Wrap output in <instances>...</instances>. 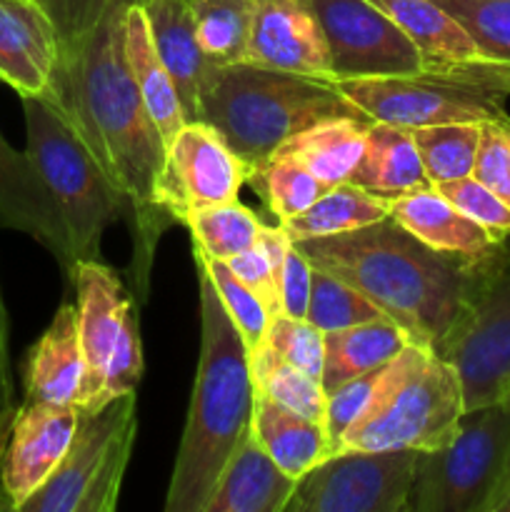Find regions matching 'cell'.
Returning <instances> with one entry per match:
<instances>
[{"mask_svg": "<svg viewBox=\"0 0 510 512\" xmlns=\"http://www.w3.org/2000/svg\"><path fill=\"white\" fill-rule=\"evenodd\" d=\"M125 5L128 0H113L95 28L60 45L53 88L45 98L60 105L85 148L128 198L133 280L143 300L155 243L170 223L155 203L165 143L125 60Z\"/></svg>", "mask_w": 510, "mask_h": 512, "instance_id": "1", "label": "cell"}, {"mask_svg": "<svg viewBox=\"0 0 510 512\" xmlns=\"http://www.w3.org/2000/svg\"><path fill=\"white\" fill-rule=\"evenodd\" d=\"M293 245L315 268L353 285L415 343L430 348L468 308L485 263L428 248L390 215L350 233Z\"/></svg>", "mask_w": 510, "mask_h": 512, "instance_id": "2", "label": "cell"}, {"mask_svg": "<svg viewBox=\"0 0 510 512\" xmlns=\"http://www.w3.org/2000/svg\"><path fill=\"white\" fill-rule=\"evenodd\" d=\"M200 360L165 512H205L225 463L253 428L250 358L213 280L198 268Z\"/></svg>", "mask_w": 510, "mask_h": 512, "instance_id": "3", "label": "cell"}, {"mask_svg": "<svg viewBox=\"0 0 510 512\" xmlns=\"http://www.w3.org/2000/svg\"><path fill=\"white\" fill-rule=\"evenodd\" d=\"M200 108V120L213 125L250 170L318 120L363 115L335 88L333 80L245 60L215 70L200 98Z\"/></svg>", "mask_w": 510, "mask_h": 512, "instance_id": "4", "label": "cell"}, {"mask_svg": "<svg viewBox=\"0 0 510 512\" xmlns=\"http://www.w3.org/2000/svg\"><path fill=\"white\" fill-rule=\"evenodd\" d=\"M463 413V388L453 365L430 345L410 343L388 363L368 408L340 438L338 453H430L453 438Z\"/></svg>", "mask_w": 510, "mask_h": 512, "instance_id": "5", "label": "cell"}, {"mask_svg": "<svg viewBox=\"0 0 510 512\" xmlns=\"http://www.w3.org/2000/svg\"><path fill=\"white\" fill-rule=\"evenodd\" d=\"M25 153L60 210L73 260L98 258L108 225L130 218L128 198L93 158L55 100L23 98Z\"/></svg>", "mask_w": 510, "mask_h": 512, "instance_id": "6", "label": "cell"}, {"mask_svg": "<svg viewBox=\"0 0 510 512\" xmlns=\"http://www.w3.org/2000/svg\"><path fill=\"white\" fill-rule=\"evenodd\" d=\"M335 88L370 120L400 128L483 123L505 113L510 63L455 60L425 63L420 73L335 80Z\"/></svg>", "mask_w": 510, "mask_h": 512, "instance_id": "7", "label": "cell"}, {"mask_svg": "<svg viewBox=\"0 0 510 512\" xmlns=\"http://www.w3.org/2000/svg\"><path fill=\"white\" fill-rule=\"evenodd\" d=\"M135 430V393L120 395L98 410L80 408L68 453L18 512H113L133 455Z\"/></svg>", "mask_w": 510, "mask_h": 512, "instance_id": "8", "label": "cell"}, {"mask_svg": "<svg viewBox=\"0 0 510 512\" xmlns=\"http://www.w3.org/2000/svg\"><path fill=\"white\" fill-rule=\"evenodd\" d=\"M508 453V405L468 410L443 448L418 455L408 512H485Z\"/></svg>", "mask_w": 510, "mask_h": 512, "instance_id": "9", "label": "cell"}, {"mask_svg": "<svg viewBox=\"0 0 510 512\" xmlns=\"http://www.w3.org/2000/svg\"><path fill=\"white\" fill-rule=\"evenodd\" d=\"M460 378L465 413L503 400L510 385V245H498L458 323L435 345Z\"/></svg>", "mask_w": 510, "mask_h": 512, "instance_id": "10", "label": "cell"}, {"mask_svg": "<svg viewBox=\"0 0 510 512\" xmlns=\"http://www.w3.org/2000/svg\"><path fill=\"white\" fill-rule=\"evenodd\" d=\"M418 450H345L295 483L285 512H408Z\"/></svg>", "mask_w": 510, "mask_h": 512, "instance_id": "11", "label": "cell"}, {"mask_svg": "<svg viewBox=\"0 0 510 512\" xmlns=\"http://www.w3.org/2000/svg\"><path fill=\"white\" fill-rule=\"evenodd\" d=\"M250 165L205 120L185 123L165 148L155 203L168 223H185L195 210L238 200Z\"/></svg>", "mask_w": 510, "mask_h": 512, "instance_id": "12", "label": "cell"}, {"mask_svg": "<svg viewBox=\"0 0 510 512\" xmlns=\"http://www.w3.org/2000/svg\"><path fill=\"white\" fill-rule=\"evenodd\" d=\"M328 40L330 80L388 78L425 68L408 35L370 0H308Z\"/></svg>", "mask_w": 510, "mask_h": 512, "instance_id": "13", "label": "cell"}, {"mask_svg": "<svg viewBox=\"0 0 510 512\" xmlns=\"http://www.w3.org/2000/svg\"><path fill=\"white\" fill-rule=\"evenodd\" d=\"M75 403L18 405L0 443V495L5 508L18 512L20 505L55 473L68 453L78 425Z\"/></svg>", "mask_w": 510, "mask_h": 512, "instance_id": "14", "label": "cell"}, {"mask_svg": "<svg viewBox=\"0 0 510 512\" xmlns=\"http://www.w3.org/2000/svg\"><path fill=\"white\" fill-rule=\"evenodd\" d=\"M70 280L75 285L80 343L85 355V380L78 395V408L90 410L98 398L105 365L113 355L125 318L135 310V298L125 290L118 273L98 258L75 260Z\"/></svg>", "mask_w": 510, "mask_h": 512, "instance_id": "15", "label": "cell"}, {"mask_svg": "<svg viewBox=\"0 0 510 512\" xmlns=\"http://www.w3.org/2000/svg\"><path fill=\"white\" fill-rule=\"evenodd\" d=\"M245 63L330 80L328 40L308 0H258Z\"/></svg>", "mask_w": 510, "mask_h": 512, "instance_id": "16", "label": "cell"}, {"mask_svg": "<svg viewBox=\"0 0 510 512\" xmlns=\"http://www.w3.org/2000/svg\"><path fill=\"white\" fill-rule=\"evenodd\" d=\"M0 230H15L43 245L70 275L75 260L68 230L53 195L45 188L30 155L20 153L0 133Z\"/></svg>", "mask_w": 510, "mask_h": 512, "instance_id": "17", "label": "cell"}, {"mask_svg": "<svg viewBox=\"0 0 510 512\" xmlns=\"http://www.w3.org/2000/svg\"><path fill=\"white\" fill-rule=\"evenodd\" d=\"M60 38L38 0H0V80L20 98L48 95Z\"/></svg>", "mask_w": 510, "mask_h": 512, "instance_id": "18", "label": "cell"}, {"mask_svg": "<svg viewBox=\"0 0 510 512\" xmlns=\"http://www.w3.org/2000/svg\"><path fill=\"white\" fill-rule=\"evenodd\" d=\"M148 20L150 38L173 78L188 123L200 120V98L213 80L218 65L208 63L195 38L190 0H138Z\"/></svg>", "mask_w": 510, "mask_h": 512, "instance_id": "19", "label": "cell"}, {"mask_svg": "<svg viewBox=\"0 0 510 512\" xmlns=\"http://www.w3.org/2000/svg\"><path fill=\"white\" fill-rule=\"evenodd\" d=\"M85 380L78 305L65 300L38 343L28 350L23 385L28 403H75Z\"/></svg>", "mask_w": 510, "mask_h": 512, "instance_id": "20", "label": "cell"}, {"mask_svg": "<svg viewBox=\"0 0 510 512\" xmlns=\"http://www.w3.org/2000/svg\"><path fill=\"white\" fill-rule=\"evenodd\" d=\"M388 215L405 230L438 253L460 255L465 260H483L495 253L503 240H495L483 225L460 213L435 188L415 190L388 198Z\"/></svg>", "mask_w": 510, "mask_h": 512, "instance_id": "21", "label": "cell"}, {"mask_svg": "<svg viewBox=\"0 0 510 512\" xmlns=\"http://www.w3.org/2000/svg\"><path fill=\"white\" fill-rule=\"evenodd\" d=\"M295 483L250 428L225 463L205 512H285Z\"/></svg>", "mask_w": 510, "mask_h": 512, "instance_id": "22", "label": "cell"}, {"mask_svg": "<svg viewBox=\"0 0 510 512\" xmlns=\"http://www.w3.org/2000/svg\"><path fill=\"white\" fill-rule=\"evenodd\" d=\"M348 183L380 198H395V195L433 188L420 163L410 130L393 123H380V120L370 123L363 155L355 163Z\"/></svg>", "mask_w": 510, "mask_h": 512, "instance_id": "23", "label": "cell"}, {"mask_svg": "<svg viewBox=\"0 0 510 512\" xmlns=\"http://www.w3.org/2000/svg\"><path fill=\"white\" fill-rule=\"evenodd\" d=\"M123 28L125 60H128L130 75H133L135 85H138L140 95H143L145 108L153 115L155 125H158L160 135H163L165 148H168L170 140L180 133V128L188 123V118H185L183 103H180L173 78H170L158 50H155L148 30V20H145V13L138 0H128V5H125Z\"/></svg>", "mask_w": 510, "mask_h": 512, "instance_id": "24", "label": "cell"}, {"mask_svg": "<svg viewBox=\"0 0 510 512\" xmlns=\"http://www.w3.org/2000/svg\"><path fill=\"white\" fill-rule=\"evenodd\" d=\"M253 433L265 453L295 480L335 455L323 423L303 418L263 393H255Z\"/></svg>", "mask_w": 510, "mask_h": 512, "instance_id": "25", "label": "cell"}, {"mask_svg": "<svg viewBox=\"0 0 510 512\" xmlns=\"http://www.w3.org/2000/svg\"><path fill=\"white\" fill-rule=\"evenodd\" d=\"M373 120L363 115H335L308 125L285 140L275 153H283L303 163L328 188L345 183L360 160Z\"/></svg>", "mask_w": 510, "mask_h": 512, "instance_id": "26", "label": "cell"}, {"mask_svg": "<svg viewBox=\"0 0 510 512\" xmlns=\"http://www.w3.org/2000/svg\"><path fill=\"white\" fill-rule=\"evenodd\" d=\"M410 343L415 340L393 320H373L345 330H330L325 333V393H333L348 380L390 363Z\"/></svg>", "mask_w": 510, "mask_h": 512, "instance_id": "27", "label": "cell"}, {"mask_svg": "<svg viewBox=\"0 0 510 512\" xmlns=\"http://www.w3.org/2000/svg\"><path fill=\"white\" fill-rule=\"evenodd\" d=\"M418 48L425 63H455L480 58L463 25L435 0H370Z\"/></svg>", "mask_w": 510, "mask_h": 512, "instance_id": "28", "label": "cell"}, {"mask_svg": "<svg viewBox=\"0 0 510 512\" xmlns=\"http://www.w3.org/2000/svg\"><path fill=\"white\" fill-rule=\"evenodd\" d=\"M383 218H388V198L368 193L345 180L325 190L308 210L278 225H283L290 240H305L350 233Z\"/></svg>", "mask_w": 510, "mask_h": 512, "instance_id": "29", "label": "cell"}, {"mask_svg": "<svg viewBox=\"0 0 510 512\" xmlns=\"http://www.w3.org/2000/svg\"><path fill=\"white\" fill-rule=\"evenodd\" d=\"M255 5V0H190L195 38L208 63L218 68L243 63L248 55Z\"/></svg>", "mask_w": 510, "mask_h": 512, "instance_id": "30", "label": "cell"}, {"mask_svg": "<svg viewBox=\"0 0 510 512\" xmlns=\"http://www.w3.org/2000/svg\"><path fill=\"white\" fill-rule=\"evenodd\" d=\"M250 375H253L255 393L268 395L270 400H275L283 408L325 425L328 393H325L323 383L313 375L298 370L295 365L285 363L265 343L250 355Z\"/></svg>", "mask_w": 510, "mask_h": 512, "instance_id": "31", "label": "cell"}, {"mask_svg": "<svg viewBox=\"0 0 510 512\" xmlns=\"http://www.w3.org/2000/svg\"><path fill=\"white\" fill-rule=\"evenodd\" d=\"M248 183L263 198L265 208L278 218V223L308 210L325 190H330L303 163L283 153H273L268 160L255 165L248 175Z\"/></svg>", "mask_w": 510, "mask_h": 512, "instance_id": "32", "label": "cell"}, {"mask_svg": "<svg viewBox=\"0 0 510 512\" xmlns=\"http://www.w3.org/2000/svg\"><path fill=\"white\" fill-rule=\"evenodd\" d=\"M193 245L215 260H230L260 243L265 223L240 200L210 205L185 218Z\"/></svg>", "mask_w": 510, "mask_h": 512, "instance_id": "33", "label": "cell"}, {"mask_svg": "<svg viewBox=\"0 0 510 512\" xmlns=\"http://www.w3.org/2000/svg\"><path fill=\"white\" fill-rule=\"evenodd\" d=\"M415 150L433 185L473 175L480 143V123H448L413 128Z\"/></svg>", "mask_w": 510, "mask_h": 512, "instance_id": "34", "label": "cell"}, {"mask_svg": "<svg viewBox=\"0 0 510 512\" xmlns=\"http://www.w3.org/2000/svg\"><path fill=\"white\" fill-rule=\"evenodd\" d=\"M305 320L315 325L323 333L330 330H345L353 325L373 323V320H390L378 305L365 298L360 290L348 285L345 280L325 273L313 265V278H310V300Z\"/></svg>", "mask_w": 510, "mask_h": 512, "instance_id": "35", "label": "cell"}, {"mask_svg": "<svg viewBox=\"0 0 510 512\" xmlns=\"http://www.w3.org/2000/svg\"><path fill=\"white\" fill-rule=\"evenodd\" d=\"M195 253V265L200 270L208 273V278L213 280L215 290H218L220 300H223L225 313L233 320L235 330L243 338L245 348H248V358L265 343V333H268L270 315L265 310V305L260 303V298L255 293H250L243 283L238 280V275L228 268L225 260H215L210 255H205L203 250L193 248Z\"/></svg>", "mask_w": 510, "mask_h": 512, "instance_id": "36", "label": "cell"}, {"mask_svg": "<svg viewBox=\"0 0 510 512\" xmlns=\"http://www.w3.org/2000/svg\"><path fill=\"white\" fill-rule=\"evenodd\" d=\"M465 28L480 58L510 63V0H435Z\"/></svg>", "mask_w": 510, "mask_h": 512, "instance_id": "37", "label": "cell"}, {"mask_svg": "<svg viewBox=\"0 0 510 512\" xmlns=\"http://www.w3.org/2000/svg\"><path fill=\"white\" fill-rule=\"evenodd\" d=\"M265 345L280 355L285 363L295 365L303 373L313 375L323 383V360H325V333L315 328L305 318H288L275 315L270 318Z\"/></svg>", "mask_w": 510, "mask_h": 512, "instance_id": "38", "label": "cell"}, {"mask_svg": "<svg viewBox=\"0 0 510 512\" xmlns=\"http://www.w3.org/2000/svg\"><path fill=\"white\" fill-rule=\"evenodd\" d=\"M448 203L470 220L483 225L495 240L510 238V205L500 200L490 188H485L478 178L465 175V178L448 180V183L433 185Z\"/></svg>", "mask_w": 510, "mask_h": 512, "instance_id": "39", "label": "cell"}, {"mask_svg": "<svg viewBox=\"0 0 510 512\" xmlns=\"http://www.w3.org/2000/svg\"><path fill=\"white\" fill-rule=\"evenodd\" d=\"M140 378H143V343H140V325H138V310L125 318L120 338L115 343L113 355H110L108 365H105L103 383H100L98 398H95L93 408H103L110 400L120 398V395L135 393Z\"/></svg>", "mask_w": 510, "mask_h": 512, "instance_id": "40", "label": "cell"}, {"mask_svg": "<svg viewBox=\"0 0 510 512\" xmlns=\"http://www.w3.org/2000/svg\"><path fill=\"white\" fill-rule=\"evenodd\" d=\"M473 178L510 205V115L500 113L480 123V143Z\"/></svg>", "mask_w": 510, "mask_h": 512, "instance_id": "41", "label": "cell"}, {"mask_svg": "<svg viewBox=\"0 0 510 512\" xmlns=\"http://www.w3.org/2000/svg\"><path fill=\"white\" fill-rule=\"evenodd\" d=\"M228 268L238 275L240 283L260 298L265 305L270 318L280 315V288H278V273H275L270 255L263 245H253L245 253H238L235 258L225 260Z\"/></svg>", "mask_w": 510, "mask_h": 512, "instance_id": "42", "label": "cell"}, {"mask_svg": "<svg viewBox=\"0 0 510 512\" xmlns=\"http://www.w3.org/2000/svg\"><path fill=\"white\" fill-rule=\"evenodd\" d=\"M40 3L53 20L55 33L63 45L83 38L90 28H95L113 0H40Z\"/></svg>", "mask_w": 510, "mask_h": 512, "instance_id": "43", "label": "cell"}, {"mask_svg": "<svg viewBox=\"0 0 510 512\" xmlns=\"http://www.w3.org/2000/svg\"><path fill=\"white\" fill-rule=\"evenodd\" d=\"M310 278H313V263L295 245H290L278 280L280 313L288 318H305L310 300Z\"/></svg>", "mask_w": 510, "mask_h": 512, "instance_id": "44", "label": "cell"}, {"mask_svg": "<svg viewBox=\"0 0 510 512\" xmlns=\"http://www.w3.org/2000/svg\"><path fill=\"white\" fill-rule=\"evenodd\" d=\"M15 413L13 378H10V353H8V310H5L3 293H0V443L5 438L10 418Z\"/></svg>", "mask_w": 510, "mask_h": 512, "instance_id": "45", "label": "cell"}, {"mask_svg": "<svg viewBox=\"0 0 510 512\" xmlns=\"http://www.w3.org/2000/svg\"><path fill=\"white\" fill-rule=\"evenodd\" d=\"M485 512H510V453L503 475H500L498 485H495L493 495H490L488 505H485Z\"/></svg>", "mask_w": 510, "mask_h": 512, "instance_id": "46", "label": "cell"}, {"mask_svg": "<svg viewBox=\"0 0 510 512\" xmlns=\"http://www.w3.org/2000/svg\"><path fill=\"white\" fill-rule=\"evenodd\" d=\"M500 403L508 405V408H510V385H508V390H505V395H503V400H500Z\"/></svg>", "mask_w": 510, "mask_h": 512, "instance_id": "47", "label": "cell"}, {"mask_svg": "<svg viewBox=\"0 0 510 512\" xmlns=\"http://www.w3.org/2000/svg\"><path fill=\"white\" fill-rule=\"evenodd\" d=\"M0 510H8V508H5V500H3V495H0Z\"/></svg>", "mask_w": 510, "mask_h": 512, "instance_id": "48", "label": "cell"}, {"mask_svg": "<svg viewBox=\"0 0 510 512\" xmlns=\"http://www.w3.org/2000/svg\"><path fill=\"white\" fill-rule=\"evenodd\" d=\"M38 3H40V0H38ZM40 5H43V3H40Z\"/></svg>", "mask_w": 510, "mask_h": 512, "instance_id": "49", "label": "cell"}, {"mask_svg": "<svg viewBox=\"0 0 510 512\" xmlns=\"http://www.w3.org/2000/svg\"><path fill=\"white\" fill-rule=\"evenodd\" d=\"M255 3H258V0H255Z\"/></svg>", "mask_w": 510, "mask_h": 512, "instance_id": "50", "label": "cell"}]
</instances>
